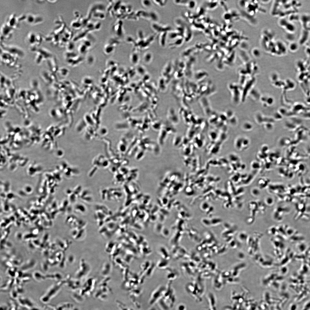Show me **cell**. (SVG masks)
<instances>
[{"mask_svg": "<svg viewBox=\"0 0 310 310\" xmlns=\"http://www.w3.org/2000/svg\"><path fill=\"white\" fill-rule=\"evenodd\" d=\"M43 38V36L40 34L30 31L27 34L25 40L31 50L39 47L42 42Z\"/></svg>", "mask_w": 310, "mask_h": 310, "instance_id": "cell-1", "label": "cell"}, {"mask_svg": "<svg viewBox=\"0 0 310 310\" xmlns=\"http://www.w3.org/2000/svg\"><path fill=\"white\" fill-rule=\"evenodd\" d=\"M35 54L36 62L40 63L46 59H49L53 57V54L49 50L43 47H39L30 50Z\"/></svg>", "mask_w": 310, "mask_h": 310, "instance_id": "cell-2", "label": "cell"}, {"mask_svg": "<svg viewBox=\"0 0 310 310\" xmlns=\"http://www.w3.org/2000/svg\"><path fill=\"white\" fill-rule=\"evenodd\" d=\"M0 48L18 58L22 57L24 55L23 50L16 45L6 44L3 41H0Z\"/></svg>", "mask_w": 310, "mask_h": 310, "instance_id": "cell-3", "label": "cell"}, {"mask_svg": "<svg viewBox=\"0 0 310 310\" xmlns=\"http://www.w3.org/2000/svg\"><path fill=\"white\" fill-rule=\"evenodd\" d=\"M23 21L30 25H36L41 23L43 21V18L40 16L32 13L24 15Z\"/></svg>", "mask_w": 310, "mask_h": 310, "instance_id": "cell-4", "label": "cell"}, {"mask_svg": "<svg viewBox=\"0 0 310 310\" xmlns=\"http://www.w3.org/2000/svg\"><path fill=\"white\" fill-rule=\"evenodd\" d=\"M15 30L7 25L5 23L3 24L0 29V41L10 39L12 36Z\"/></svg>", "mask_w": 310, "mask_h": 310, "instance_id": "cell-5", "label": "cell"}, {"mask_svg": "<svg viewBox=\"0 0 310 310\" xmlns=\"http://www.w3.org/2000/svg\"><path fill=\"white\" fill-rule=\"evenodd\" d=\"M0 57L2 61L8 65L14 64L16 62V57L0 48Z\"/></svg>", "mask_w": 310, "mask_h": 310, "instance_id": "cell-6", "label": "cell"}, {"mask_svg": "<svg viewBox=\"0 0 310 310\" xmlns=\"http://www.w3.org/2000/svg\"><path fill=\"white\" fill-rule=\"evenodd\" d=\"M20 21L19 17L16 14L13 13L9 16L5 23L15 30L18 27Z\"/></svg>", "mask_w": 310, "mask_h": 310, "instance_id": "cell-7", "label": "cell"}, {"mask_svg": "<svg viewBox=\"0 0 310 310\" xmlns=\"http://www.w3.org/2000/svg\"><path fill=\"white\" fill-rule=\"evenodd\" d=\"M151 27L156 33L159 34L163 32H168L171 29L169 26L160 24L157 22H153L151 24Z\"/></svg>", "mask_w": 310, "mask_h": 310, "instance_id": "cell-8", "label": "cell"}, {"mask_svg": "<svg viewBox=\"0 0 310 310\" xmlns=\"http://www.w3.org/2000/svg\"><path fill=\"white\" fill-rule=\"evenodd\" d=\"M168 32H162L159 34V43L160 45L162 47L165 46L166 44V40Z\"/></svg>", "mask_w": 310, "mask_h": 310, "instance_id": "cell-9", "label": "cell"}, {"mask_svg": "<svg viewBox=\"0 0 310 310\" xmlns=\"http://www.w3.org/2000/svg\"><path fill=\"white\" fill-rule=\"evenodd\" d=\"M149 18L153 21V22H157L159 20V17L156 12L151 11L148 13Z\"/></svg>", "mask_w": 310, "mask_h": 310, "instance_id": "cell-10", "label": "cell"}, {"mask_svg": "<svg viewBox=\"0 0 310 310\" xmlns=\"http://www.w3.org/2000/svg\"><path fill=\"white\" fill-rule=\"evenodd\" d=\"M138 52L136 51H133L130 56V60L133 63H136L138 62L139 59V55Z\"/></svg>", "mask_w": 310, "mask_h": 310, "instance_id": "cell-11", "label": "cell"}, {"mask_svg": "<svg viewBox=\"0 0 310 310\" xmlns=\"http://www.w3.org/2000/svg\"><path fill=\"white\" fill-rule=\"evenodd\" d=\"M153 55L152 53L150 51L146 52L143 55V59L144 61L146 63H149L152 59Z\"/></svg>", "mask_w": 310, "mask_h": 310, "instance_id": "cell-12", "label": "cell"}, {"mask_svg": "<svg viewBox=\"0 0 310 310\" xmlns=\"http://www.w3.org/2000/svg\"><path fill=\"white\" fill-rule=\"evenodd\" d=\"M141 3L143 7L146 8H148L151 7L152 5V1L148 0H142L141 1Z\"/></svg>", "mask_w": 310, "mask_h": 310, "instance_id": "cell-13", "label": "cell"}, {"mask_svg": "<svg viewBox=\"0 0 310 310\" xmlns=\"http://www.w3.org/2000/svg\"><path fill=\"white\" fill-rule=\"evenodd\" d=\"M298 46L295 42H292L289 45V48L290 51L292 52L296 51L298 49Z\"/></svg>", "mask_w": 310, "mask_h": 310, "instance_id": "cell-14", "label": "cell"}, {"mask_svg": "<svg viewBox=\"0 0 310 310\" xmlns=\"http://www.w3.org/2000/svg\"><path fill=\"white\" fill-rule=\"evenodd\" d=\"M152 1L156 5L160 7H163L165 5L167 1L164 0H153Z\"/></svg>", "mask_w": 310, "mask_h": 310, "instance_id": "cell-15", "label": "cell"}, {"mask_svg": "<svg viewBox=\"0 0 310 310\" xmlns=\"http://www.w3.org/2000/svg\"><path fill=\"white\" fill-rule=\"evenodd\" d=\"M144 150H142L140 151L139 152H138L137 153V154H136L135 158L137 160H139L141 159L144 155Z\"/></svg>", "mask_w": 310, "mask_h": 310, "instance_id": "cell-16", "label": "cell"}, {"mask_svg": "<svg viewBox=\"0 0 310 310\" xmlns=\"http://www.w3.org/2000/svg\"><path fill=\"white\" fill-rule=\"evenodd\" d=\"M305 51L307 54L309 56H310V46H308L306 47Z\"/></svg>", "mask_w": 310, "mask_h": 310, "instance_id": "cell-17", "label": "cell"}]
</instances>
